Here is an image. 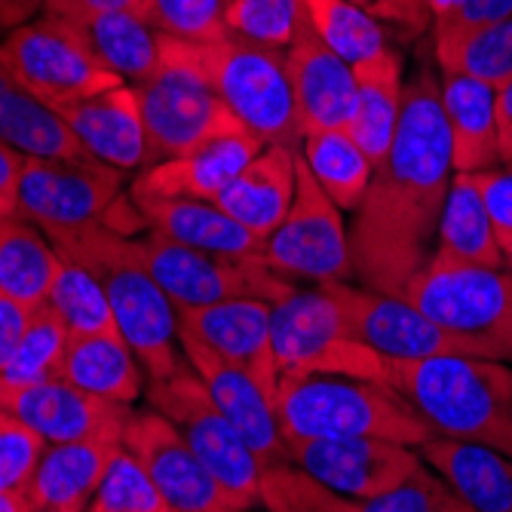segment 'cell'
Instances as JSON below:
<instances>
[{
    "instance_id": "1",
    "label": "cell",
    "mask_w": 512,
    "mask_h": 512,
    "mask_svg": "<svg viewBox=\"0 0 512 512\" xmlns=\"http://www.w3.org/2000/svg\"><path fill=\"white\" fill-rule=\"evenodd\" d=\"M451 178L439 74L424 65L405 83L393 145L375 166L350 227L353 270L365 289L402 298L405 286L433 261Z\"/></svg>"
},
{
    "instance_id": "2",
    "label": "cell",
    "mask_w": 512,
    "mask_h": 512,
    "mask_svg": "<svg viewBox=\"0 0 512 512\" xmlns=\"http://www.w3.org/2000/svg\"><path fill=\"white\" fill-rule=\"evenodd\" d=\"M381 384L396 390L436 436L512 457V368L494 359H384Z\"/></svg>"
},
{
    "instance_id": "3",
    "label": "cell",
    "mask_w": 512,
    "mask_h": 512,
    "mask_svg": "<svg viewBox=\"0 0 512 512\" xmlns=\"http://www.w3.org/2000/svg\"><path fill=\"white\" fill-rule=\"evenodd\" d=\"M62 258L96 273L111 301L120 338L148 381H166L188 365L178 341V310L138 258L135 240L108 224L46 234Z\"/></svg>"
},
{
    "instance_id": "4",
    "label": "cell",
    "mask_w": 512,
    "mask_h": 512,
    "mask_svg": "<svg viewBox=\"0 0 512 512\" xmlns=\"http://www.w3.org/2000/svg\"><path fill=\"white\" fill-rule=\"evenodd\" d=\"M283 439H387L421 448L436 430L396 390L356 378H283L276 390Z\"/></svg>"
},
{
    "instance_id": "5",
    "label": "cell",
    "mask_w": 512,
    "mask_h": 512,
    "mask_svg": "<svg viewBox=\"0 0 512 512\" xmlns=\"http://www.w3.org/2000/svg\"><path fill=\"white\" fill-rule=\"evenodd\" d=\"M138 108L148 132V166L175 160L209 138L243 126L224 108L197 62V43L163 34L160 68L135 83Z\"/></svg>"
},
{
    "instance_id": "6",
    "label": "cell",
    "mask_w": 512,
    "mask_h": 512,
    "mask_svg": "<svg viewBox=\"0 0 512 512\" xmlns=\"http://www.w3.org/2000/svg\"><path fill=\"white\" fill-rule=\"evenodd\" d=\"M197 62L224 108L264 145L301 151L304 132L292 96L286 53L227 37L197 46Z\"/></svg>"
},
{
    "instance_id": "7",
    "label": "cell",
    "mask_w": 512,
    "mask_h": 512,
    "mask_svg": "<svg viewBox=\"0 0 512 512\" xmlns=\"http://www.w3.org/2000/svg\"><path fill=\"white\" fill-rule=\"evenodd\" d=\"M270 335L283 378H356L381 381L384 356L359 344L325 286L295 289L270 310Z\"/></svg>"
},
{
    "instance_id": "8",
    "label": "cell",
    "mask_w": 512,
    "mask_h": 512,
    "mask_svg": "<svg viewBox=\"0 0 512 512\" xmlns=\"http://www.w3.org/2000/svg\"><path fill=\"white\" fill-rule=\"evenodd\" d=\"M402 301L467 338L494 362H512V273L506 267H448L430 261Z\"/></svg>"
},
{
    "instance_id": "9",
    "label": "cell",
    "mask_w": 512,
    "mask_h": 512,
    "mask_svg": "<svg viewBox=\"0 0 512 512\" xmlns=\"http://www.w3.org/2000/svg\"><path fill=\"white\" fill-rule=\"evenodd\" d=\"M145 399L181 430L230 506L252 509L261 503V463L234 424L218 411L191 362L166 381H148Z\"/></svg>"
},
{
    "instance_id": "10",
    "label": "cell",
    "mask_w": 512,
    "mask_h": 512,
    "mask_svg": "<svg viewBox=\"0 0 512 512\" xmlns=\"http://www.w3.org/2000/svg\"><path fill=\"white\" fill-rule=\"evenodd\" d=\"M0 65L50 111L123 86L117 74L92 56L77 28L53 13H40L0 40Z\"/></svg>"
},
{
    "instance_id": "11",
    "label": "cell",
    "mask_w": 512,
    "mask_h": 512,
    "mask_svg": "<svg viewBox=\"0 0 512 512\" xmlns=\"http://www.w3.org/2000/svg\"><path fill=\"white\" fill-rule=\"evenodd\" d=\"M135 249L145 270L154 276V283L175 304V310H197L237 298L276 304L298 289L289 276L267 267L261 255H215L181 246L163 234H154V230L148 237L135 240Z\"/></svg>"
},
{
    "instance_id": "12",
    "label": "cell",
    "mask_w": 512,
    "mask_h": 512,
    "mask_svg": "<svg viewBox=\"0 0 512 512\" xmlns=\"http://www.w3.org/2000/svg\"><path fill=\"white\" fill-rule=\"evenodd\" d=\"M123 172L99 160L28 157L19 181L16 215L43 234L114 224L123 206Z\"/></svg>"
},
{
    "instance_id": "13",
    "label": "cell",
    "mask_w": 512,
    "mask_h": 512,
    "mask_svg": "<svg viewBox=\"0 0 512 512\" xmlns=\"http://www.w3.org/2000/svg\"><path fill=\"white\" fill-rule=\"evenodd\" d=\"M261 261L276 273L310 283H350L356 276L350 230L341 209L319 188L298 154V191L289 215L261 246Z\"/></svg>"
},
{
    "instance_id": "14",
    "label": "cell",
    "mask_w": 512,
    "mask_h": 512,
    "mask_svg": "<svg viewBox=\"0 0 512 512\" xmlns=\"http://www.w3.org/2000/svg\"><path fill=\"white\" fill-rule=\"evenodd\" d=\"M338 301L350 335L384 359H430V356H473L488 359L482 347L457 338L439 322L424 316L402 298L371 292L350 283H322Z\"/></svg>"
},
{
    "instance_id": "15",
    "label": "cell",
    "mask_w": 512,
    "mask_h": 512,
    "mask_svg": "<svg viewBox=\"0 0 512 512\" xmlns=\"http://www.w3.org/2000/svg\"><path fill=\"white\" fill-rule=\"evenodd\" d=\"M286 445L295 467L350 500H375L424 467L421 451L387 439H289Z\"/></svg>"
},
{
    "instance_id": "16",
    "label": "cell",
    "mask_w": 512,
    "mask_h": 512,
    "mask_svg": "<svg viewBox=\"0 0 512 512\" xmlns=\"http://www.w3.org/2000/svg\"><path fill=\"white\" fill-rule=\"evenodd\" d=\"M123 448L142 463L151 482L160 488V494L175 512L234 509L188 445V439L160 411H135L123 433Z\"/></svg>"
},
{
    "instance_id": "17",
    "label": "cell",
    "mask_w": 512,
    "mask_h": 512,
    "mask_svg": "<svg viewBox=\"0 0 512 512\" xmlns=\"http://www.w3.org/2000/svg\"><path fill=\"white\" fill-rule=\"evenodd\" d=\"M178 341H181L184 359L191 362V368L206 384L218 411L246 439V445L252 448V454L261 463V470L292 463L289 445H286L283 430H279V421H276V405L264 393V387L249 375V371L230 365L227 359H221L215 350H209L197 338L178 332Z\"/></svg>"
},
{
    "instance_id": "18",
    "label": "cell",
    "mask_w": 512,
    "mask_h": 512,
    "mask_svg": "<svg viewBox=\"0 0 512 512\" xmlns=\"http://www.w3.org/2000/svg\"><path fill=\"white\" fill-rule=\"evenodd\" d=\"M0 408L13 411L34 433L46 439V445L68 442H114L123 445V433L129 417L135 414L126 402H111L96 393H86L65 378L28 387Z\"/></svg>"
},
{
    "instance_id": "19",
    "label": "cell",
    "mask_w": 512,
    "mask_h": 512,
    "mask_svg": "<svg viewBox=\"0 0 512 512\" xmlns=\"http://www.w3.org/2000/svg\"><path fill=\"white\" fill-rule=\"evenodd\" d=\"M270 310L273 304L255 298L221 301L197 310H178V332L197 338L221 359L237 365L264 387L276 402L279 368L270 335Z\"/></svg>"
},
{
    "instance_id": "20",
    "label": "cell",
    "mask_w": 512,
    "mask_h": 512,
    "mask_svg": "<svg viewBox=\"0 0 512 512\" xmlns=\"http://www.w3.org/2000/svg\"><path fill=\"white\" fill-rule=\"evenodd\" d=\"M267 145L246 126L221 132L200 148L175 160L148 166L132 184V200H218V194L234 181Z\"/></svg>"
},
{
    "instance_id": "21",
    "label": "cell",
    "mask_w": 512,
    "mask_h": 512,
    "mask_svg": "<svg viewBox=\"0 0 512 512\" xmlns=\"http://www.w3.org/2000/svg\"><path fill=\"white\" fill-rule=\"evenodd\" d=\"M286 68L298 108L301 132L347 129L356 105V74L319 40L307 22L286 50Z\"/></svg>"
},
{
    "instance_id": "22",
    "label": "cell",
    "mask_w": 512,
    "mask_h": 512,
    "mask_svg": "<svg viewBox=\"0 0 512 512\" xmlns=\"http://www.w3.org/2000/svg\"><path fill=\"white\" fill-rule=\"evenodd\" d=\"M80 148L111 169H148V132L135 86L123 83L56 111Z\"/></svg>"
},
{
    "instance_id": "23",
    "label": "cell",
    "mask_w": 512,
    "mask_h": 512,
    "mask_svg": "<svg viewBox=\"0 0 512 512\" xmlns=\"http://www.w3.org/2000/svg\"><path fill=\"white\" fill-rule=\"evenodd\" d=\"M298 191V151L267 145L227 188L218 206L255 237L267 240L283 224Z\"/></svg>"
},
{
    "instance_id": "24",
    "label": "cell",
    "mask_w": 512,
    "mask_h": 512,
    "mask_svg": "<svg viewBox=\"0 0 512 512\" xmlns=\"http://www.w3.org/2000/svg\"><path fill=\"white\" fill-rule=\"evenodd\" d=\"M442 111L451 135V163L454 172L482 175L500 160V138H497V108H494V86L457 71H442L439 77Z\"/></svg>"
},
{
    "instance_id": "25",
    "label": "cell",
    "mask_w": 512,
    "mask_h": 512,
    "mask_svg": "<svg viewBox=\"0 0 512 512\" xmlns=\"http://www.w3.org/2000/svg\"><path fill=\"white\" fill-rule=\"evenodd\" d=\"M145 227L154 234H163L181 246L230 255V258H249L261 255L264 240L246 230L240 221L230 218L212 200H132Z\"/></svg>"
},
{
    "instance_id": "26",
    "label": "cell",
    "mask_w": 512,
    "mask_h": 512,
    "mask_svg": "<svg viewBox=\"0 0 512 512\" xmlns=\"http://www.w3.org/2000/svg\"><path fill=\"white\" fill-rule=\"evenodd\" d=\"M433 261L448 267H503L500 234L485 206L479 175L454 172Z\"/></svg>"
},
{
    "instance_id": "27",
    "label": "cell",
    "mask_w": 512,
    "mask_h": 512,
    "mask_svg": "<svg viewBox=\"0 0 512 512\" xmlns=\"http://www.w3.org/2000/svg\"><path fill=\"white\" fill-rule=\"evenodd\" d=\"M417 451L473 509L512 512V457L445 436H433Z\"/></svg>"
},
{
    "instance_id": "28",
    "label": "cell",
    "mask_w": 512,
    "mask_h": 512,
    "mask_svg": "<svg viewBox=\"0 0 512 512\" xmlns=\"http://www.w3.org/2000/svg\"><path fill=\"white\" fill-rule=\"evenodd\" d=\"M120 445L114 442H68L46 445L34 479L28 485V497L37 512L77 509L86 512L92 494L102 485L114 454Z\"/></svg>"
},
{
    "instance_id": "29",
    "label": "cell",
    "mask_w": 512,
    "mask_h": 512,
    "mask_svg": "<svg viewBox=\"0 0 512 512\" xmlns=\"http://www.w3.org/2000/svg\"><path fill=\"white\" fill-rule=\"evenodd\" d=\"M353 74H356V105L347 132L365 151V157L378 166L381 157L390 151L393 135L402 120V102H405L402 56L393 46L384 56L353 68Z\"/></svg>"
},
{
    "instance_id": "30",
    "label": "cell",
    "mask_w": 512,
    "mask_h": 512,
    "mask_svg": "<svg viewBox=\"0 0 512 512\" xmlns=\"http://www.w3.org/2000/svg\"><path fill=\"white\" fill-rule=\"evenodd\" d=\"M68 22L77 28L92 56L123 83L129 86L145 83L160 68L163 34H157L132 7L99 13L89 19H68Z\"/></svg>"
},
{
    "instance_id": "31",
    "label": "cell",
    "mask_w": 512,
    "mask_h": 512,
    "mask_svg": "<svg viewBox=\"0 0 512 512\" xmlns=\"http://www.w3.org/2000/svg\"><path fill=\"white\" fill-rule=\"evenodd\" d=\"M59 267L62 255L40 227L19 215L0 218V292L40 310L50 298Z\"/></svg>"
},
{
    "instance_id": "32",
    "label": "cell",
    "mask_w": 512,
    "mask_h": 512,
    "mask_svg": "<svg viewBox=\"0 0 512 512\" xmlns=\"http://www.w3.org/2000/svg\"><path fill=\"white\" fill-rule=\"evenodd\" d=\"M0 142L25 157L89 160L62 117L28 96L4 65H0Z\"/></svg>"
},
{
    "instance_id": "33",
    "label": "cell",
    "mask_w": 512,
    "mask_h": 512,
    "mask_svg": "<svg viewBox=\"0 0 512 512\" xmlns=\"http://www.w3.org/2000/svg\"><path fill=\"white\" fill-rule=\"evenodd\" d=\"M142 362L123 338H71L62 362V378L74 387L111 402H138L148 384Z\"/></svg>"
},
{
    "instance_id": "34",
    "label": "cell",
    "mask_w": 512,
    "mask_h": 512,
    "mask_svg": "<svg viewBox=\"0 0 512 512\" xmlns=\"http://www.w3.org/2000/svg\"><path fill=\"white\" fill-rule=\"evenodd\" d=\"M301 163L341 212H356L375 175V163L353 142L347 129H319L304 135Z\"/></svg>"
},
{
    "instance_id": "35",
    "label": "cell",
    "mask_w": 512,
    "mask_h": 512,
    "mask_svg": "<svg viewBox=\"0 0 512 512\" xmlns=\"http://www.w3.org/2000/svg\"><path fill=\"white\" fill-rule=\"evenodd\" d=\"M304 7L319 40L350 68H359L393 50L384 22L359 4H350V0H304Z\"/></svg>"
},
{
    "instance_id": "36",
    "label": "cell",
    "mask_w": 512,
    "mask_h": 512,
    "mask_svg": "<svg viewBox=\"0 0 512 512\" xmlns=\"http://www.w3.org/2000/svg\"><path fill=\"white\" fill-rule=\"evenodd\" d=\"M68 341H71V332L65 329V322L50 307L34 310L28 332L22 335L16 353L10 356L4 371H0V402L28 390V387L62 378Z\"/></svg>"
},
{
    "instance_id": "37",
    "label": "cell",
    "mask_w": 512,
    "mask_h": 512,
    "mask_svg": "<svg viewBox=\"0 0 512 512\" xmlns=\"http://www.w3.org/2000/svg\"><path fill=\"white\" fill-rule=\"evenodd\" d=\"M43 307H50L71 332V338H120L117 319L105 286L86 267L62 258L56 283Z\"/></svg>"
},
{
    "instance_id": "38",
    "label": "cell",
    "mask_w": 512,
    "mask_h": 512,
    "mask_svg": "<svg viewBox=\"0 0 512 512\" xmlns=\"http://www.w3.org/2000/svg\"><path fill=\"white\" fill-rule=\"evenodd\" d=\"M439 71L470 74L488 86L512 80V16L436 46Z\"/></svg>"
},
{
    "instance_id": "39",
    "label": "cell",
    "mask_w": 512,
    "mask_h": 512,
    "mask_svg": "<svg viewBox=\"0 0 512 512\" xmlns=\"http://www.w3.org/2000/svg\"><path fill=\"white\" fill-rule=\"evenodd\" d=\"M132 10L157 34L184 43H221L234 37L227 28V0H132Z\"/></svg>"
},
{
    "instance_id": "40",
    "label": "cell",
    "mask_w": 512,
    "mask_h": 512,
    "mask_svg": "<svg viewBox=\"0 0 512 512\" xmlns=\"http://www.w3.org/2000/svg\"><path fill=\"white\" fill-rule=\"evenodd\" d=\"M304 0H227V28L234 37L286 53L307 25Z\"/></svg>"
},
{
    "instance_id": "41",
    "label": "cell",
    "mask_w": 512,
    "mask_h": 512,
    "mask_svg": "<svg viewBox=\"0 0 512 512\" xmlns=\"http://www.w3.org/2000/svg\"><path fill=\"white\" fill-rule=\"evenodd\" d=\"M261 503L270 512H359V500L335 494L295 463L261 470Z\"/></svg>"
},
{
    "instance_id": "42",
    "label": "cell",
    "mask_w": 512,
    "mask_h": 512,
    "mask_svg": "<svg viewBox=\"0 0 512 512\" xmlns=\"http://www.w3.org/2000/svg\"><path fill=\"white\" fill-rule=\"evenodd\" d=\"M86 512H175V509L151 482L142 463L120 445Z\"/></svg>"
},
{
    "instance_id": "43",
    "label": "cell",
    "mask_w": 512,
    "mask_h": 512,
    "mask_svg": "<svg viewBox=\"0 0 512 512\" xmlns=\"http://www.w3.org/2000/svg\"><path fill=\"white\" fill-rule=\"evenodd\" d=\"M359 512H479V509H473L433 467L424 463L421 470H414L393 491L375 500H359Z\"/></svg>"
},
{
    "instance_id": "44",
    "label": "cell",
    "mask_w": 512,
    "mask_h": 512,
    "mask_svg": "<svg viewBox=\"0 0 512 512\" xmlns=\"http://www.w3.org/2000/svg\"><path fill=\"white\" fill-rule=\"evenodd\" d=\"M46 439L7 408H0V491H28Z\"/></svg>"
},
{
    "instance_id": "45",
    "label": "cell",
    "mask_w": 512,
    "mask_h": 512,
    "mask_svg": "<svg viewBox=\"0 0 512 512\" xmlns=\"http://www.w3.org/2000/svg\"><path fill=\"white\" fill-rule=\"evenodd\" d=\"M512 16V0H460V7L433 25V46L451 43L470 31L503 22Z\"/></svg>"
},
{
    "instance_id": "46",
    "label": "cell",
    "mask_w": 512,
    "mask_h": 512,
    "mask_svg": "<svg viewBox=\"0 0 512 512\" xmlns=\"http://www.w3.org/2000/svg\"><path fill=\"white\" fill-rule=\"evenodd\" d=\"M482 197L491 212V221L497 227L500 240L512 237V163H503L491 172L479 175Z\"/></svg>"
},
{
    "instance_id": "47",
    "label": "cell",
    "mask_w": 512,
    "mask_h": 512,
    "mask_svg": "<svg viewBox=\"0 0 512 512\" xmlns=\"http://www.w3.org/2000/svg\"><path fill=\"white\" fill-rule=\"evenodd\" d=\"M371 16L381 19V22H390L396 28H402L411 37H421L427 28H433L427 0H375V7H371Z\"/></svg>"
},
{
    "instance_id": "48",
    "label": "cell",
    "mask_w": 512,
    "mask_h": 512,
    "mask_svg": "<svg viewBox=\"0 0 512 512\" xmlns=\"http://www.w3.org/2000/svg\"><path fill=\"white\" fill-rule=\"evenodd\" d=\"M31 316H34L31 307H25V304H19L10 295L0 292V371H4V365L16 353L22 335L28 332Z\"/></svg>"
},
{
    "instance_id": "49",
    "label": "cell",
    "mask_w": 512,
    "mask_h": 512,
    "mask_svg": "<svg viewBox=\"0 0 512 512\" xmlns=\"http://www.w3.org/2000/svg\"><path fill=\"white\" fill-rule=\"evenodd\" d=\"M25 160V154L0 142V218H13L19 209V181Z\"/></svg>"
},
{
    "instance_id": "50",
    "label": "cell",
    "mask_w": 512,
    "mask_h": 512,
    "mask_svg": "<svg viewBox=\"0 0 512 512\" xmlns=\"http://www.w3.org/2000/svg\"><path fill=\"white\" fill-rule=\"evenodd\" d=\"M123 7H132V0H46L43 13H53L62 19H89Z\"/></svg>"
},
{
    "instance_id": "51",
    "label": "cell",
    "mask_w": 512,
    "mask_h": 512,
    "mask_svg": "<svg viewBox=\"0 0 512 512\" xmlns=\"http://www.w3.org/2000/svg\"><path fill=\"white\" fill-rule=\"evenodd\" d=\"M497 108V138H500V160L512 163V80L494 89Z\"/></svg>"
},
{
    "instance_id": "52",
    "label": "cell",
    "mask_w": 512,
    "mask_h": 512,
    "mask_svg": "<svg viewBox=\"0 0 512 512\" xmlns=\"http://www.w3.org/2000/svg\"><path fill=\"white\" fill-rule=\"evenodd\" d=\"M46 0H0V31H16L37 19Z\"/></svg>"
},
{
    "instance_id": "53",
    "label": "cell",
    "mask_w": 512,
    "mask_h": 512,
    "mask_svg": "<svg viewBox=\"0 0 512 512\" xmlns=\"http://www.w3.org/2000/svg\"><path fill=\"white\" fill-rule=\"evenodd\" d=\"M0 512H37L28 491H0Z\"/></svg>"
},
{
    "instance_id": "54",
    "label": "cell",
    "mask_w": 512,
    "mask_h": 512,
    "mask_svg": "<svg viewBox=\"0 0 512 512\" xmlns=\"http://www.w3.org/2000/svg\"><path fill=\"white\" fill-rule=\"evenodd\" d=\"M457 7H460V0H427V10H430L433 25H436V22H442L445 16H451Z\"/></svg>"
},
{
    "instance_id": "55",
    "label": "cell",
    "mask_w": 512,
    "mask_h": 512,
    "mask_svg": "<svg viewBox=\"0 0 512 512\" xmlns=\"http://www.w3.org/2000/svg\"><path fill=\"white\" fill-rule=\"evenodd\" d=\"M500 246H503V267L512 273V237H503Z\"/></svg>"
},
{
    "instance_id": "56",
    "label": "cell",
    "mask_w": 512,
    "mask_h": 512,
    "mask_svg": "<svg viewBox=\"0 0 512 512\" xmlns=\"http://www.w3.org/2000/svg\"><path fill=\"white\" fill-rule=\"evenodd\" d=\"M350 4H359V7H365V10L371 13V7H375V0H350Z\"/></svg>"
},
{
    "instance_id": "57",
    "label": "cell",
    "mask_w": 512,
    "mask_h": 512,
    "mask_svg": "<svg viewBox=\"0 0 512 512\" xmlns=\"http://www.w3.org/2000/svg\"><path fill=\"white\" fill-rule=\"evenodd\" d=\"M218 512H249V509H218Z\"/></svg>"
},
{
    "instance_id": "58",
    "label": "cell",
    "mask_w": 512,
    "mask_h": 512,
    "mask_svg": "<svg viewBox=\"0 0 512 512\" xmlns=\"http://www.w3.org/2000/svg\"><path fill=\"white\" fill-rule=\"evenodd\" d=\"M59 512H77V509H59Z\"/></svg>"
}]
</instances>
